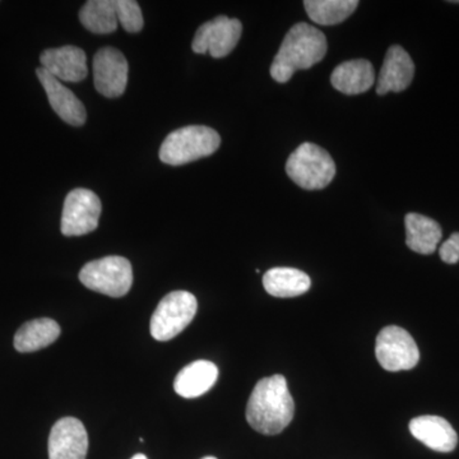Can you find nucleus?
Listing matches in <instances>:
<instances>
[{
  "label": "nucleus",
  "mask_w": 459,
  "mask_h": 459,
  "mask_svg": "<svg viewBox=\"0 0 459 459\" xmlns=\"http://www.w3.org/2000/svg\"><path fill=\"white\" fill-rule=\"evenodd\" d=\"M204 459H217V458H214V457H205Z\"/></svg>",
  "instance_id": "a878e982"
},
{
  "label": "nucleus",
  "mask_w": 459,
  "mask_h": 459,
  "mask_svg": "<svg viewBox=\"0 0 459 459\" xmlns=\"http://www.w3.org/2000/svg\"><path fill=\"white\" fill-rule=\"evenodd\" d=\"M101 201L89 189L78 188L66 195L62 214V232L65 237H82L98 229Z\"/></svg>",
  "instance_id": "6e6552de"
},
{
  "label": "nucleus",
  "mask_w": 459,
  "mask_h": 459,
  "mask_svg": "<svg viewBox=\"0 0 459 459\" xmlns=\"http://www.w3.org/2000/svg\"><path fill=\"white\" fill-rule=\"evenodd\" d=\"M376 356L386 371L411 370L419 364L418 344L406 329L389 325L377 334Z\"/></svg>",
  "instance_id": "0eeeda50"
},
{
  "label": "nucleus",
  "mask_w": 459,
  "mask_h": 459,
  "mask_svg": "<svg viewBox=\"0 0 459 459\" xmlns=\"http://www.w3.org/2000/svg\"><path fill=\"white\" fill-rule=\"evenodd\" d=\"M295 415V403L286 377L276 374L256 383L247 406V420L258 433L277 435Z\"/></svg>",
  "instance_id": "f257e3e1"
},
{
  "label": "nucleus",
  "mask_w": 459,
  "mask_h": 459,
  "mask_svg": "<svg viewBox=\"0 0 459 459\" xmlns=\"http://www.w3.org/2000/svg\"><path fill=\"white\" fill-rule=\"evenodd\" d=\"M410 431L416 439L435 452H453L458 444L455 429L439 416H420L411 420Z\"/></svg>",
  "instance_id": "2eb2a0df"
},
{
  "label": "nucleus",
  "mask_w": 459,
  "mask_h": 459,
  "mask_svg": "<svg viewBox=\"0 0 459 459\" xmlns=\"http://www.w3.org/2000/svg\"><path fill=\"white\" fill-rule=\"evenodd\" d=\"M376 82V72L370 62L355 59L336 66L331 75V83L344 95H360L367 92Z\"/></svg>",
  "instance_id": "dca6fc26"
},
{
  "label": "nucleus",
  "mask_w": 459,
  "mask_h": 459,
  "mask_svg": "<svg viewBox=\"0 0 459 459\" xmlns=\"http://www.w3.org/2000/svg\"><path fill=\"white\" fill-rule=\"evenodd\" d=\"M415 63L400 45H394L386 51L385 63L377 78V95L402 92L412 82Z\"/></svg>",
  "instance_id": "4468645a"
},
{
  "label": "nucleus",
  "mask_w": 459,
  "mask_h": 459,
  "mask_svg": "<svg viewBox=\"0 0 459 459\" xmlns=\"http://www.w3.org/2000/svg\"><path fill=\"white\" fill-rule=\"evenodd\" d=\"M80 21L89 31L96 35H108L117 29V17L114 0H90L80 12Z\"/></svg>",
  "instance_id": "4be33fe9"
},
{
  "label": "nucleus",
  "mask_w": 459,
  "mask_h": 459,
  "mask_svg": "<svg viewBox=\"0 0 459 459\" xmlns=\"http://www.w3.org/2000/svg\"><path fill=\"white\" fill-rule=\"evenodd\" d=\"M36 74H38L39 81L47 92L49 104L57 117L71 126H82L86 123L87 113L81 100L54 75L45 71L42 66L36 69Z\"/></svg>",
  "instance_id": "f8f14e48"
},
{
  "label": "nucleus",
  "mask_w": 459,
  "mask_h": 459,
  "mask_svg": "<svg viewBox=\"0 0 459 459\" xmlns=\"http://www.w3.org/2000/svg\"><path fill=\"white\" fill-rule=\"evenodd\" d=\"M220 144L221 137L210 126H184L166 137L160 148V160L171 166L189 164L213 155Z\"/></svg>",
  "instance_id": "7ed1b4c3"
},
{
  "label": "nucleus",
  "mask_w": 459,
  "mask_h": 459,
  "mask_svg": "<svg viewBox=\"0 0 459 459\" xmlns=\"http://www.w3.org/2000/svg\"><path fill=\"white\" fill-rule=\"evenodd\" d=\"M60 336V327L56 320L40 318L27 322L14 336V349L18 352H35L56 342Z\"/></svg>",
  "instance_id": "aec40b11"
},
{
  "label": "nucleus",
  "mask_w": 459,
  "mask_h": 459,
  "mask_svg": "<svg viewBox=\"0 0 459 459\" xmlns=\"http://www.w3.org/2000/svg\"><path fill=\"white\" fill-rule=\"evenodd\" d=\"M439 255L446 264H455L459 262V232H455L448 240L444 241L439 249Z\"/></svg>",
  "instance_id": "b1692460"
},
{
  "label": "nucleus",
  "mask_w": 459,
  "mask_h": 459,
  "mask_svg": "<svg viewBox=\"0 0 459 459\" xmlns=\"http://www.w3.org/2000/svg\"><path fill=\"white\" fill-rule=\"evenodd\" d=\"M129 66L122 51L102 48L93 57V82L96 90L108 99L119 98L128 83Z\"/></svg>",
  "instance_id": "9d476101"
},
{
  "label": "nucleus",
  "mask_w": 459,
  "mask_h": 459,
  "mask_svg": "<svg viewBox=\"0 0 459 459\" xmlns=\"http://www.w3.org/2000/svg\"><path fill=\"white\" fill-rule=\"evenodd\" d=\"M243 33V25L237 18L219 16L204 23L193 40L192 49L197 54L210 53L211 56L225 57L237 48Z\"/></svg>",
  "instance_id": "1a4fd4ad"
},
{
  "label": "nucleus",
  "mask_w": 459,
  "mask_h": 459,
  "mask_svg": "<svg viewBox=\"0 0 459 459\" xmlns=\"http://www.w3.org/2000/svg\"><path fill=\"white\" fill-rule=\"evenodd\" d=\"M286 172L300 188L320 190L334 179L336 164L325 148L307 142L290 155Z\"/></svg>",
  "instance_id": "20e7f679"
},
{
  "label": "nucleus",
  "mask_w": 459,
  "mask_h": 459,
  "mask_svg": "<svg viewBox=\"0 0 459 459\" xmlns=\"http://www.w3.org/2000/svg\"><path fill=\"white\" fill-rule=\"evenodd\" d=\"M219 377L213 362L198 360L186 365L175 377L174 389L180 397L197 398L207 394Z\"/></svg>",
  "instance_id": "f3484780"
},
{
  "label": "nucleus",
  "mask_w": 459,
  "mask_h": 459,
  "mask_svg": "<svg viewBox=\"0 0 459 459\" xmlns=\"http://www.w3.org/2000/svg\"><path fill=\"white\" fill-rule=\"evenodd\" d=\"M404 225L407 247L419 255H433L443 237L439 223L424 214L412 212L407 214Z\"/></svg>",
  "instance_id": "a211bd4d"
},
{
  "label": "nucleus",
  "mask_w": 459,
  "mask_h": 459,
  "mask_svg": "<svg viewBox=\"0 0 459 459\" xmlns=\"http://www.w3.org/2000/svg\"><path fill=\"white\" fill-rule=\"evenodd\" d=\"M132 459H148L144 455H135Z\"/></svg>",
  "instance_id": "393cba45"
},
{
  "label": "nucleus",
  "mask_w": 459,
  "mask_h": 459,
  "mask_svg": "<svg viewBox=\"0 0 459 459\" xmlns=\"http://www.w3.org/2000/svg\"><path fill=\"white\" fill-rule=\"evenodd\" d=\"M40 63L45 71L65 82H81L89 74L86 53L74 45L42 51Z\"/></svg>",
  "instance_id": "ddd939ff"
},
{
  "label": "nucleus",
  "mask_w": 459,
  "mask_h": 459,
  "mask_svg": "<svg viewBox=\"0 0 459 459\" xmlns=\"http://www.w3.org/2000/svg\"><path fill=\"white\" fill-rule=\"evenodd\" d=\"M305 11L314 23L334 26L342 23L358 8V0H307Z\"/></svg>",
  "instance_id": "412c9836"
},
{
  "label": "nucleus",
  "mask_w": 459,
  "mask_h": 459,
  "mask_svg": "<svg viewBox=\"0 0 459 459\" xmlns=\"http://www.w3.org/2000/svg\"><path fill=\"white\" fill-rule=\"evenodd\" d=\"M117 22L126 32L137 33L143 29L144 21L140 4L135 0H114Z\"/></svg>",
  "instance_id": "5701e85b"
},
{
  "label": "nucleus",
  "mask_w": 459,
  "mask_h": 459,
  "mask_svg": "<svg viewBox=\"0 0 459 459\" xmlns=\"http://www.w3.org/2000/svg\"><path fill=\"white\" fill-rule=\"evenodd\" d=\"M263 286L274 298H295L309 291L310 277L296 268L277 267L265 272Z\"/></svg>",
  "instance_id": "6ab92c4d"
},
{
  "label": "nucleus",
  "mask_w": 459,
  "mask_h": 459,
  "mask_svg": "<svg viewBox=\"0 0 459 459\" xmlns=\"http://www.w3.org/2000/svg\"><path fill=\"white\" fill-rule=\"evenodd\" d=\"M327 38L316 27L298 23L286 33L271 65L276 82L286 83L295 72L312 68L327 54Z\"/></svg>",
  "instance_id": "f03ea898"
},
{
  "label": "nucleus",
  "mask_w": 459,
  "mask_h": 459,
  "mask_svg": "<svg viewBox=\"0 0 459 459\" xmlns=\"http://www.w3.org/2000/svg\"><path fill=\"white\" fill-rule=\"evenodd\" d=\"M197 299L188 291L170 292L157 305L151 318V334L160 342H166L181 333L197 313Z\"/></svg>",
  "instance_id": "423d86ee"
},
{
  "label": "nucleus",
  "mask_w": 459,
  "mask_h": 459,
  "mask_svg": "<svg viewBox=\"0 0 459 459\" xmlns=\"http://www.w3.org/2000/svg\"><path fill=\"white\" fill-rule=\"evenodd\" d=\"M80 280L87 289L99 294L122 298L132 289V264L124 256H105L87 263L80 272Z\"/></svg>",
  "instance_id": "39448f33"
},
{
  "label": "nucleus",
  "mask_w": 459,
  "mask_h": 459,
  "mask_svg": "<svg viewBox=\"0 0 459 459\" xmlns=\"http://www.w3.org/2000/svg\"><path fill=\"white\" fill-rule=\"evenodd\" d=\"M89 435L80 420L63 418L50 431L49 459H86Z\"/></svg>",
  "instance_id": "9b49d317"
}]
</instances>
